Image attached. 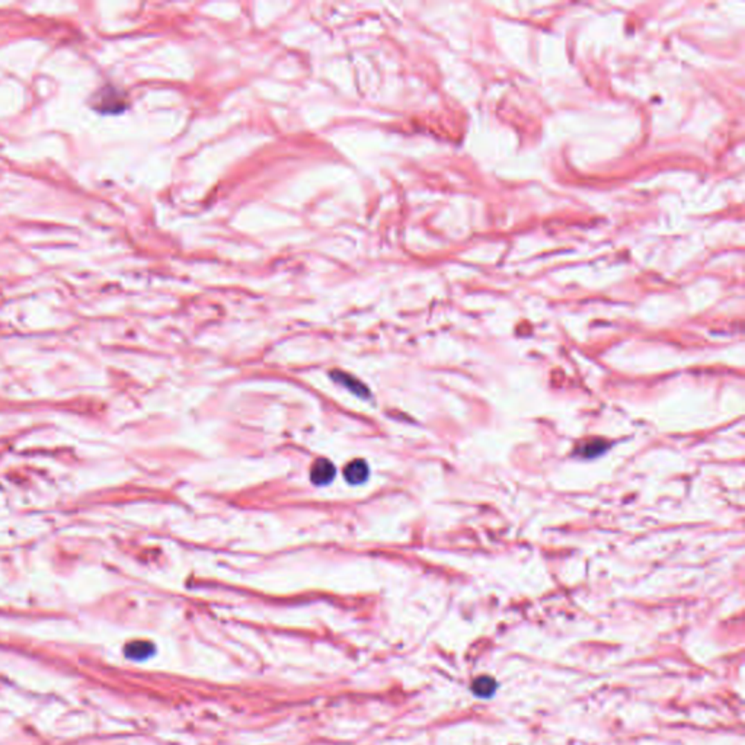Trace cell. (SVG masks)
<instances>
[{
    "mask_svg": "<svg viewBox=\"0 0 745 745\" xmlns=\"http://www.w3.org/2000/svg\"><path fill=\"white\" fill-rule=\"evenodd\" d=\"M335 466L328 459H318L311 472L312 484H315L316 486H325L331 484V481L335 477Z\"/></svg>",
    "mask_w": 745,
    "mask_h": 745,
    "instance_id": "cell-1",
    "label": "cell"
},
{
    "mask_svg": "<svg viewBox=\"0 0 745 745\" xmlns=\"http://www.w3.org/2000/svg\"><path fill=\"white\" fill-rule=\"evenodd\" d=\"M344 476L348 484L361 485L369 479V465L361 459L351 461L344 470Z\"/></svg>",
    "mask_w": 745,
    "mask_h": 745,
    "instance_id": "cell-2",
    "label": "cell"
},
{
    "mask_svg": "<svg viewBox=\"0 0 745 745\" xmlns=\"http://www.w3.org/2000/svg\"><path fill=\"white\" fill-rule=\"evenodd\" d=\"M497 688H498V683L495 681V679H492L489 676L477 677L472 683V693L476 697H481V699L492 697L495 695Z\"/></svg>",
    "mask_w": 745,
    "mask_h": 745,
    "instance_id": "cell-3",
    "label": "cell"
},
{
    "mask_svg": "<svg viewBox=\"0 0 745 745\" xmlns=\"http://www.w3.org/2000/svg\"><path fill=\"white\" fill-rule=\"evenodd\" d=\"M153 652H154L153 643L145 642V641L133 642V643L127 645V648H125V655H127L131 659H134V661H145L149 656H151Z\"/></svg>",
    "mask_w": 745,
    "mask_h": 745,
    "instance_id": "cell-4",
    "label": "cell"
},
{
    "mask_svg": "<svg viewBox=\"0 0 745 745\" xmlns=\"http://www.w3.org/2000/svg\"><path fill=\"white\" fill-rule=\"evenodd\" d=\"M332 376H333V378L336 382H340L344 386H347L351 392H354L356 395L362 396V398L369 395V389H365L362 383H360L358 380H356V378H353L351 376H348L345 373H340V371H335Z\"/></svg>",
    "mask_w": 745,
    "mask_h": 745,
    "instance_id": "cell-5",
    "label": "cell"
}]
</instances>
